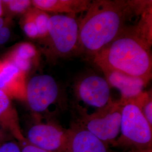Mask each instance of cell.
<instances>
[{
    "instance_id": "1",
    "label": "cell",
    "mask_w": 152,
    "mask_h": 152,
    "mask_svg": "<svg viewBox=\"0 0 152 152\" xmlns=\"http://www.w3.org/2000/svg\"><path fill=\"white\" fill-rule=\"evenodd\" d=\"M151 5L152 1H91L79 23L78 51L94 56L120 34L131 16Z\"/></svg>"
},
{
    "instance_id": "2",
    "label": "cell",
    "mask_w": 152,
    "mask_h": 152,
    "mask_svg": "<svg viewBox=\"0 0 152 152\" xmlns=\"http://www.w3.org/2000/svg\"><path fill=\"white\" fill-rule=\"evenodd\" d=\"M151 46L134 27H126L94 56V61L102 71H118L140 78L148 83L152 77Z\"/></svg>"
},
{
    "instance_id": "3",
    "label": "cell",
    "mask_w": 152,
    "mask_h": 152,
    "mask_svg": "<svg viewBox=\"0 0 152 152\" xmlns=\"http://www.w3.org/2000/svg\"><path fill=\"white\" fill-rule=\"evenodd\" d=\"M120 101L122 105L120 135L113 146L121 147L128 152H152V126L134 99Z\"/></svg>"
},
{
    "instance_id": "4",
    "label": "cell",
    "mask_w": 152,
    "mask_h": 152,
    "mask_svg": "<svg viewBox=\"0 0 152 152\" xmlns=\"http://www.w3.org/2000/svg\"><path fill=\"white\" fill-rule=\"evenodd\" d=\"M79 23L75 16L69 15L50 16L48 35L40 40L45 55L55 59L78 52Z\"/></svg>"
},
{
    "instance_id": "5",
    "label": "cell",
    "mask_w": 152,
    "mask_h": 152,
    "mask_svg": "<svg viewBox=\"0 0 152 152\" xmlns=\"http://www.w3.org/2000/svg\"><path fill=\"white\" fill-rule=\"evenodd\" d=\"M122 107L120 100H111L107 105L91 114L80 108L76 122L100 140L109 145H113L120 135Z\"/></svg>"
},
{
    "instance_id": "6",
    "label": "cell",
    "mask_w": 152,
    "mask_h": 152,
    "mask_svg": "<svg viewBox=\"0 0 152 152\" xmlns=\"http://www.w3.org/2000/svg\"><path fill=\"white\" fill-rule=\"evenodd\" d=\"M59 87L54 78L49 75L33 76L27 82L24 101L35 114L46 112L59 96Z\"/></svg>"
},
{
    "instance_id": "7",
    "label": "cell",
    "mask_w": 152,
    "mask_h": 152,
    "mask_svg": "<svg viewBox=\"0 0 152 152\" xmlns=\"http://www.w3.org/2000/svg\"><path fill=\"white\" fill-rule=\"evenodd\" d=\"M27 141L35 147L51 152H64L68 141V129L51 121L39 120L31 125L26 135Z\"/></svg>"
},
{
    "instance_id": "8",
    "label": "cell",
    "mask_w": 152,
    "mask_h": 152,
    "mask_svg": "<svg viewBox=\"0 0 152 152\" xmlns=\"http://www.w3.org/2000/svg\"><path fill=\"white\" fill-rule=\"evenodd\" d=\"M75 91L80 100L98 109L105 107L112 100L108 83L97 75L84 77L77 84Z\"/></svg>"
},
{
    "instance_id": "9",
    "label": "cell",
    "mask_w": 152,
    "mask_h": 152,
    "mask_svg": "<svg viewBox=\"0 0 152 152\" xmlns=\"http://www.w3.org/2000/svg\"><path fill=\"white\" fill-rule=\"evenodd\" d=\"M68 141L64 152H111L109 145L77 122L68 129Z\"/></svg>"
},
{
    "instance_id": "10",
    "label": "cell",
    "mask_w": 152,
    "mask_h": 152,
    "mask_svg": "<svg viewBox=\"0 0 152 152\" xmlns=\"http://www.w3.org/2000/svg\"><path fill=\"white\" fill-rule=\"evenodd\" d=\"M26 76L10 61L0 59V90L11 100L24 101Z\"/></svg>"
},
{
    "instance_id": "11",
    "label": "cell",
    "mask_w": 152,
    "mask_h": 152,
    "mask_svg": "<svg viewBox=\"0 0 152 152\" xmlns=\"http://www.w3.org/2000/svg\"><path fill=\"white\" fill-rule=\"evenodd\" d=\"M109 85L119 90L121 101H126L136 98L142 92L147 82L139 77L129 76L118 71H103Z\"/></svg>"
},
{
    "instance_id": "12",
    "label": "cell",
    "mask_w": 152,
    "mask_h": 152,
    "mask_svg": "<svg viewBox=\"0 0 152 152\" xmlns=\"http://www.w3.org/2000/svg\"><path fill=\"white\" fill-rule=\"evenodd\" d=\"M39 52L30 42H22L14 45L2 56L26 75L38 64Z\"/></svg>"
},
{
    "instance_id": "13",
    "label": "cell",
    "mask_w": 152,
    "mask_h": 152,
    "mask_svg": "<svg viewBox=\"0 0 152 152\" xmlns=\"http://www.w3.org/2000/svg\"><path fill=\"white\" fill-rule=\"evenodd\" d=\"M0 126L18 142L25 139L20 125L18 114L11 99L0 90Z\"/></svg>"
},
{
    "instance_id": "14",
    "label": "cell",
    "mask_w": 152,
    "mask_h": 152,
    "mask_svg": "<svg viewBox=\"0 0 152 152\" xmlns=\"http://www.w3.org/2000/svg\"><path fill=\"white\" fill-rule=\"evenodd\" d=\"M91 3L86 0H33V7L53 13H67L75 16L80 12L87 11Z\"/></svg>"
},
{
    "instance_id": "15",
    "label": "cell",
    "mask_w": 152,
    "mask_h": 152,
    "mask_svg": "<svg viewBox=\"0 0 152 152\" xmlns=\"http://www.w3.org/2000/svg\"><path fill=\"white\" fill-rule=\"evenodd\" d=\"M5 16L14 19L16 16H22L33 7L29 0H2Z\"/></svg>"
},
{
    "instance_id": "16",
    "label": "cell",
    "mask_w": 152,
    "mask_h": 152,
    "mask_svg": "<svg viewBox=\"0 0 152 152\" xmlns=\"http://www.w3.org/2000/svg\"><path fill=\"white\" fill-rule=\"evenodd\" d=\"M29 12L32 16L38 30V39L39 40L42 39L48 35V25L50 16L47 12L34 7H32L29 10Z\"/></svg>"
},
{
    "instance_id": "17",
    "label": "cell",
    "mask_w": 152,
    "mask_h": 152,
    "mask_svg": "<svg viewBox=\"0 0 152 152\" xmlns=\"http://www.w3.org/2000/svg\"><path fill=\"white\" fill-rule=\"evenodd\" d=\"M134 100L145 118L152 127V100L150 94L147 92H142Z\"/></svg>"
},
{
    "instance_id": "18",
    "label": "cell",
    "mask_w": 152,
    "mask_h": 152,
    "mask_svg": "<svg viewBox=\"0 0 152 152\" xmlns=\"http://www.w3.org/2000/svg\"><path fill=\"white\" fill-rule=\"evenodd\" d=\"M19 24L22 31L28 38L38 39V30L29 10L21 16Z\"/></svg>"
},
{
    "instance_id": "19",
    "label": "cell",
    "mask_w": 152,
    "mask_h": 152,
    "mask_svg": "<svg viewBox=\"0 0 152 152\" xmlns=\"http://www.w3.org/2000/svg\"><path fill=\"white\" fill-rule=\"evenodd\" d=\"M13 19H10L0 29V48L5 46L10 39L13 31Z\"/></svg>"
},
{
    "instance_id": "20",
    "label": "cell",
    "mask_w": 152,
    "mask_h": 152,
    "mask_svg": "<svg viewBox=\"0 0 152 152\" xmlns=\"http://www.w3.org/2000/svg\"><path fill=\"white\" fill-rule=\"evenodd\" d=\"M0 152H22V149L18 141L10 139L0 145Z\"/></svg>"
},
{
    "instance_id": "21",
    "label": "cell",
    "mask_w": 152,
    "mask_h": 152,
    "mask_svg": "<svg viewBox=\"0 0 152 152\" xmlns=\"http://www.w3.org/2000/svg\"><path fill=\"white\" fill-rule=\"evenodd\" d=\"M21 147L22 152H51L40 149L38 147H35L29 143L26 138L22 141L19 142Z\"/></svg>"
},
{
    "instance_id": "22",
    "label": "cell",
    "mask_w": 152,
    "mask_h": 152,
    "mask_svg": "<svg viewBox=\"0 0 152 152\" xmlns=\"http://www.w3.org/2000/svg\"><path fill=\"white\" fill-rule=\"evenodd\" d=\"M9 135L11 136V135H10L9 132H7L2 127H1L0 126V145H1L2 143H3L4 142L7 141V140H10V139H9L7 138Z\"/></svg>"
},
{
    "instance_id": "23",
    "label": "cell",
    "mask_w": 152,
    "mask_h": 152,
    "mask_svg": "<svg viewBox=\"0 0 152 152\" xmlns=\"http://www.w3.org/2000/svg\"><path fill=\"white\" fill-rule=\"evenodd\" d=\"M10 19H12L7 17H0V29L3 27Z\"/></svg>"
},
{
    "instance_id": "24",
    "label": "cell",
    "mask_w": 152,
    "mask_h": 152,
    "mask_svg": "<svg viewBox=\"0 0 152 152\" xmlns=\"http://www.w3.org/2000/svg\"><path fill=\"white\" fill-rule=\"evenodd\" d=\"M0 17H5L2 0H0Z\"/></svg>"
}]
</instances>
